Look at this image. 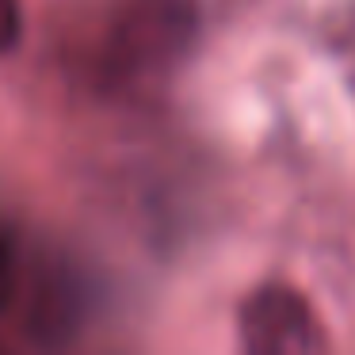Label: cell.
<instances>
[{
	"label": "cell",
	"instance_id": "obj_1",
	"mask_svg": "<svg viewBox=\"0 0 355 355\" xmlns=\"http://www.w3.org/2000/svg\"><path fill=\"white\" fill-rule=\"evenodd\" d=\"M199 39V0H119L111 12L103 65L115 80L172 73Z\"/></svg>",
	"mask_w": 355,
	"mask_h": 355
},
{
	"label": "cell",
	"instance_id": "obj_2",
	"mask_svg": "<svg viewBox=\"0 0 355 355\" xmlns=\"http://www.w3.org/2000/svg\"><path fill=\"white\" fill-rule=\"evenodd\" d=\"M241 347L252 355H313L329 347L321 317L291 283H260L237 309Z\"/></svg>",
	"mask_w": 355,
	"mask_h": 355
},
{
	"label": "cell",
	"instance_id": "obj_3",
	"mask_svg": "<svg viewBox=\"0 0 355 355\" xmlns=\"http://www.w3.org/2000/svg\"><path fill=\"white\" fill-rule=\"evenodd\" d=\"M27 329L39 344H65L80 329V283L58 263H42L31 279Z\"/></svg>",
	"mask_w": 355,
	"mask_h": 355
},
{
	"label": "cell",
	"instance_id": "obj_4",
	"mask_svg": "<svg viewBox=\"0 0 355 355\" xmlns=\"http://www.w3.org/2000/svg\"><path fill=\"white\" fill-rule=\"evenodd\" d=\"M16 294H19V252L12 233L0 225V313L16 302Z\"/></svg>",
	"mask_w": 355,
	"mask_h": 355
},
{
	"label": "cell",
	"instance_id": "obj_5",
	"mask_svg": "<svg viewBox=\"0 0 355 355\" xmlns=\"http://www.w3.org/2000/svg\"><path fill=\"white\" fill-rule=\"evenodd\" d=\"M24 35V16H19V0H0V54H8Z\"/></svg>",
	"mask_w": 355,
	"mask_h": 355
}]
</instances>
